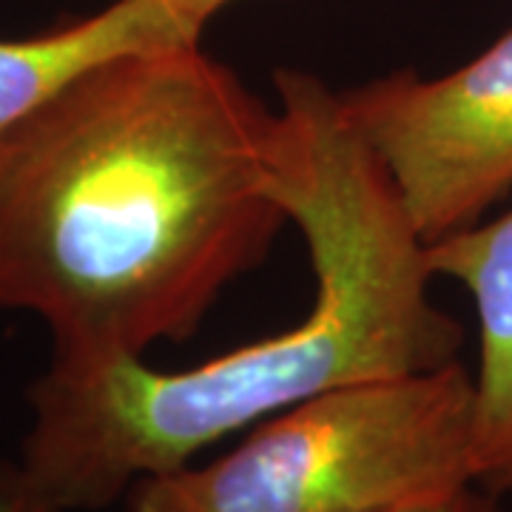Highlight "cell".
I'll return each mask as SVG.
<instances>
[{
  "mask_svg": "<svg viewBox=\"0 0 512 512\" xmlns=\"http://www.w3.org/2000/svg\"><path fill=\"white\" fill-rule=\"evenodd\" d=\"M274 120L200 43L77 74L0 143V311L37 316L52 353L188 339L288 222Z\"/></svg>",
  "mask_w": 512,
  "mask_h": 512,
  "instance_id": "obj_1",
  "label": "cell"
},
{
  "mask_svg": "<svg viewBox=\"0 0 512 512\" xmlns=\"http://www.w3.org/2000/svg\"><path fill=\"white\" fill-rule=\"evenodd\" d=\"M279 92L271 194L311 251L308 316L185 370L134 353H52L26 390L32 424L6 476L60 512H97L148 476L296 404L350 384L458 362L464 330L430 296L427 242L336 92L308 72Z\"/></svg>",
  "mask_w": 512,
  "mask_h": 512,
  "instance_id": "obj_2",
  "label": "cell"
},
{
  "mask_svg": "<svg viewBox=\"0 0 512 512\" xmlns=\"http://www.w3.org/2000/svg\"><path fill=\"white\" fill-rule=\"evenodd\" d=\"M476 484L461 362L339 387L259 421L211 464L140 478L128 512H390Z\"/></svg>",
  "mask_w": 512,
  "mask_h": 512,
  "instance_id": "obj_3",
  "label": "cell"
},
{
  "mask_svg": "<svg viewBox=\"0 0 512 512\" xmlns=\"http://www.w3.org/2000/svg\"><path fill=\"white\" fill-rule=\"evenodd\" d=\"M336 100L427 245L481 222L512 191V29L456 72L404 69Z\"/></svg>",
  "mask_w": 512,
  "mask_h": 512,
  "instance_id": "obj_4",
  "label": "cell"
},
{
  "mask_svg": "<svg viewBox=\"0 0 512 512\" xmlns=\"http://www.w3.org/2000/svg\"><path fill=\"white\" fill-rule=\"evenodd\" d=\"M433 276L470 293L478 322L473 373V478L512 493V208L427 245Z\"/></svg>",
  "mask_w": 512,
  "mask_h": 512,
  "instance_id": "obj_5",
  "label": "cell"
},
{
  "mask_svg": "<svg viewBox=\"0 0 512 512\" xmlns=\"http://www.w3.org/2000/svg\"><path fill=\"white\" fill-rule=\"evenodd\" d=\"M171 0H114L103 12L20 40H0V143L77 74L103 60L200 43Z\"/></svg>",
  "mask_w": 512,
  "mask_h": 512,
  "instance_id": "obj_6",
  "label": "cell"
},
{
  "mask_svg": "<svg viewBox=\"0 0 512 512\" xmlns=\"http://www.w3.org/2000/svg\"><path fill=\"white\" fill-rule=\"evenodd\" d=\"M501 495L487 493L484 487L478 484H467V487H458L453 493L436 495V498H427V501H416V504H407L399 510L390 512H504V507L498 504Z\"/></svg>",
  "mask_w": 512,
  "mask_h": 512,
  "instance_id": "obj_7",
  "label": "cell"
},
{
  "mask_svg": "<svg viewBox=\"0 0 512 512\" xmlns=\"http://www.w3.org/2000/svg\"><path fill=\"white\" fill-rule=\"evenodd\" d=\"M0 512H60L52 504L40 501L37 495L26 493L18 487L12 478L6 476V470L0 467Z\"/></svg>",
  "mask_w": 512,
  "mask_h": 512,
  "instance_id": "obj_8",
  "label": "cell"
},
{
  "mask_svg": "<svg viewBox=\"0 0 512 512\" xmlns=\"http://www.w3.org/2000/svg\"><path fill=\"white\" fill-rule=\"evenodd\" d=\"M180 12H183L185 18L191 20L194 26H200V29H205L208 26V20L214 18L220 9H225V6H231L234 0H171Z\"/></svg>",
  "mask_w": 512,
  "mask_h": 512,
  "instance_id": "obj_9",
  "label": "cell"
}]
</instances>
